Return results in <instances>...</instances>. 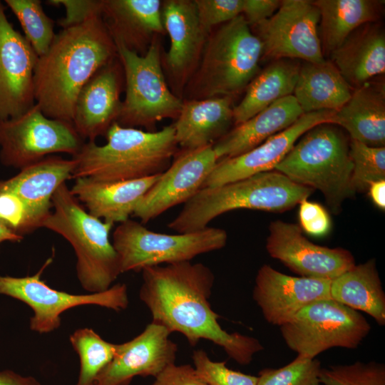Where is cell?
<instances>
[{"label":"cell","instance_id":"cell-1","mask_svg":"<svg viewBox=\"0 0 385 385\" xmlns=\"http://www.w3.org/2000/svg\"><path fill=\"white\" fill-rule=\"evenodd\" d=\"M141 272L139 297L152 322L170 334H182L192 346L202 339L212 342L240 365L249 364L263 349L256 338L221 327L209 302L215 275L207 265L190 261L149 267Z\"/></svg>","mask_w":385,"mask_h":385},{"label":"cell","instance_id":"cell-2","mask_svg":"<svg viewBox=\"0 0 385 385\" xmlns=\"http://www.w3.org/2000/svg\"><path fill=\"white\" fill-rule=\"evenodd\" d=\"M118 57L102 18L63 29L38 56L34 70L36 103L48 118L72 123L79 92L102 67Z\"/></svg>","mask_w":385,"mask_h":385},{"label":"cell","instance_id":"cell-3","mask_svg":"<svg viewBox=\"0 0 385 385\" xmlns=\"http://www.w3.org/2000/svg\"><path fill=\"white\" fill-rule=\"evenodd\" d=\"M106 143H84L73 157L72 178L123 181L162 174L178 153L173 125L145 131L113 123L106 133Z\"/></svg>","mask_w":385,"mask_h":385},{"label":"cell","instance_id":"cell-4","mask_svg":"<svg viewBox=\"0 0 385 385\" xmlns=\"http://www.w3.org/2000/svg\"><path fill=\"white\" fill-rule=\"evenodd\" d=\"M313 191L277 170L264 172L222 185L202 188L185 203L168 226L178 233H186L208 227L213 219L235 210L284 212L307 199Z\"/></svg>","mask_w":385,"mask_h":385},{"label":"cell","instance_id":"cell-5","mask_svg":"<svg viewBox=\"0 0 385 385\" xmlns=\"http://www.w3.org/2000/svg\"><path fill=\"white\" fill-rule=\"evenodd\" d=\"M53 211L41 227L66 240L76 257V274L90 293L107 290L120 274L118 255L109 239L114 224L91 215L63 183L52 197Z\"/></svg>","mask_w":385,"mask_h":385},{"label":"cell","instance_id":"cell-6","mask_svg":"<svg viewBox=\"0 0 385 385\" xmlns=\"http://www.w3.org/2000/svg\"><path fill=\"white\" fill-rule=\"evenodd\" d=\"M262 44L242 15L210 32L186 90L189 98L232 97L258 73Z\"/></svg>","mask_w":385,"mask_h":385},{"label":"cell","instance_id":"cell-7","mask_svg":"<svg viewBox=\"0 0 385 385\" xmlns=\"http://www.w3.org/2000/svg\"><path fill=\"white\" fill-rule=\"evenodd\" d=\"M349 139L334 124L317 125L299 138L275 170L295 183L319 190L337 214L344 201L354 194Z\"/></svg>","mask_w":385,"mask_h":385},{"label":"cell","instance_id":"cell-8","mask_svg":"<svg viewBox=\"0 0 385 385\" xmlns=\"http://www.w3.org/2000/svg\"><path fill=\"white\" fill-rule=\"evenodd\" d=\"M227 232L206 227L202 230L178 234L152 231L142 223L127 220L113 233L121 273L142 272L149 267L190 262L195 257L223 248Z\"/></svg>","mask_w":385,"mask_h":385},{"label":"cell","instance_id":"cell-9","mask_svg":"<svg viewBox=\"0 0 385 385\" xmlns=\"http://www.w3.org/2000/svg\"><path fill=\"white\" fill-rule=\"evenodd\" d=\"M122 64L125 96L116 123L152 131L157 122L177 118L183 101L169 89L163 72L160 46L155 38L143 55L115 43Z\"/></svg>","mask_w":385,"mask_h":385},{"label":"cell","instance_id":"cell-10","mask_svg":"<svg viewBox=\"0 0 385 385\" xmlns=\"http://www.w3.org/2000/svg\"><path fill=\"white\" fill-rule=\"evenodd\" d=\"M279 328L290 349L311 358L334 347L356 349L371 330L361 313L332 299L307 305Z\"/></svg>","mask_w":385,"mask_h":385},{"label":"cell","instance_id":"cell-11","mask_svg":"<svg viewBox=\"0 0 385 385\" xmlns=\"http://www.w3.org/2000/svg\"><path fill=\"white\" fill-rule=\"evenodd\" d=\"M84 140L71 123L46 116L38 104L0 120V160L21 169L53 153L76 155Z\"/></svg>","mask_w":385,"mask_h":385},{"label":"cell","instance_id":"cell-12","mask_svg":"<svg viewBox=\"0 0 385 385\" xmlns=\"http://www.w3.org/2000/svg\"><path fill=\"white\" fill-rule=\"evenodd\" d=\"M51 262L52 258H48L31 276L0 275V294L20 300L33 310L30 319L32 331L45 334L57 329L61 323V315L78 306L97 305L117 312L128 307L129 300L125 284H115L106 291L86 294H70L51 287L41 279V275Z\"/></svg>","mask_w":385,"mask_h":385},{"label":"cell","instance_id":"cell-13","mask_svg":"<svg viewBox=\"0 0 385 385\" xmlns=\"http://www.w3.org/2000/svg\"><path fill=\"white\" fill-rule=\"evenodd\" d=\"M319 20V11L313 1L282 0L270 18L253 26L262 44V58L324 61Z\"/></svg>","mask_w":385,"mask_h":385},{"label":"cell","instance_id":"cell-14","mask_svg":"<svg viewBox=\"0 0 385 385\" xmlns=\"http://www.w3.org/2000/svg\"><path fill=\"white\" fill-rule=\"evenodd\" d=\"M217 161L212 145L178 152L169 168L138 202L133 215L145 224L173 207L185 204L202 188Z\"/></svg>","mask_w":385,"mask_h":385},{"label":"cell","instance_id":"cell-15","mask_svg":"<svg viewBox=\"0 0 385 385\" xmlns=\"http://www.w3.org/2000/svg\"><path fill=\"white\" fill-rule=\"evenodd\" d=\"M269 231V255L301 277L332 280L355 265L349 250L314 244L303 236L298 225L276 220Z\"/></svg>","mask_w":385,"mask_h":385},{"label":"cell","instance_id":"cell-16","mask_svg":"<svg viewBox=\"0 0 385 385\" xmlns=\"http://www.w3.org/2000/svg\"><path fill=\"white\" fill-rule=\"evenodd\" d=\"M37 59L30 43L9 21L0 1V120L17 117L36 103Z\"/></svg>","mask_w":385,"mask_h":385},{"label":"cell","instance_id":"cell-17","mask_svg":"<svg viewBox=\"0 0 385 385\" xmlns=\"http://www.w3.org/2000/svg\"><path fill=\"white\" fill-rule=\"evenodd\" d=\"M166 328L151 322L131 340L116 344L113 358L95 385H130L137 376L155 378L176 360L178 346Z\"/></svg>","mask_w":385,"mask_h":385},{"label":"cell","instance_id":"cell-18","mask_svg":"<svg viewBox=\"0 0 385 385\" xmlns=\"http://www.w3.org/2000/svg\"><path fill=\"white\" fill-rule=\"evenodd\" d=\"M336 111L304 113L292 125L240 155L219 160L202 188L215 187L275 169L299 138L314 126L329 123Z\"/></svg>","mask_w":385,"mask_h":385},{"label":"cell","instance_id":"cell-19","mask_svg":"<svg viewBox=\"0 0 385 385\" xmlns=\"http://www.w3.org/2000/svg\"><path fill=\"white\" fill-rule=\"evenodd\" d=\"M331 281L289 276L264 265L257 273L252 297L265 319L280 327L307 305L332 299Z\"/></svg>","mask_w":385,"mask_h":385},{"label":"cell","instance_id":"cell-20","mask_svg":"<svg viewBox=\"0 0 385 385\" xmlns=\"http://www.w3.org/2000/svg\"><path fill=\"white\" fill-rule=\"evenodd\" d=\"M123 80L118 56L99 69L81 90L74 105L72 124L83 140L94 141L106 135L116 122L122 106L120 96Z\"/></svg>","mask_w":385,"mask_h":385},{"label":"cell","instance_id":"cell-21","mask_svg":"<svg viewBox=\"0 0 385 385\" xmlns=\"http://www.w3.org/2000/svg\"><path fill=\"white\" fill-rule=\"evenodd\" d=\"M162 21L170 37L166 64L179 84L191 77L199 64L210 35L202 28L194 1L168 0L162 3Z\"/></svg>","mask_w":385,"mask_h":385},{"label":"cell","instance_id":"cell-22","mask_svg":"<svg viewBox=\"0 0 385 385\" xmlns=\"http://www.w3.org/2000/svg\"><path fill=\"white\" fill-rule=\"evenodd\" d=\"M160 175L123 181L77 178L70 190L91 215L105 222L120 224L133 215L138 202Z\"/></svg>","mask_w":385,"mask_h":385},{"label":"cell","instance_id":"cell-23","mask_svg":"<svg viewBox=\"0 0 385 385\" xmlns=\"http://www.w3.org/2000/svg\"><path fill=\"white\" fill-rule=\"evenodd\" d=\"M159 0H103L102 18L115 43L140 55L164 30Z\"/></svg>","mask_w":385,"mask_h":385},{"label":"cell","instance_id":"cell-24","mask_svg":"<svg viewBox=\"0 0 385 385\" xmlns=\"http://www.w3.org/2000/svg\"><path fill=\"white\" fill-rule=\"evenodd\" d=\"M76 160L48 155L26 166L14 177L2 180L25 203L35 230L41 227L52 208V197L66 180L72 178Z\"/></svg>","mask_w":385,"mask_h":385},{"label":"cell","instance_id":"cell-25","mask_svg":"<svg viewBox=\"0 0 385 385\" xmlns=\"http://www.w3.org/2000/svg\"><path fill=\"white\" fill-rule=\"evenodd\" d=\"M331 61L352 87L385 73V31L381 22L363 24L330 53Z\"/></svg>","mask_w":385,"mask_h":385},{"label":"cell","instance_id":"cell-26","mask_svg":"<svg viewBox=\"0 0 385 385\" xmlns=\"http://www.w3.org/2000/svg\"><path fill=\"white\" fill-rule=\"evenodd\" d=\"M303 114L293 95L275 101L253 117L237 125L213 143L218 160L250 151L270 137L289 127Z\"/></svg>","mask_w":385,"mask_h":385},{"label":"cell","instance_id":"cell-27","mask_svg":"<svg viewBox=\"0 0 385 385\" xmlns=\"http://www.w3.org/2000/svg\"><path fill=\"white\" fill-rule=\"evenodd\" d=\"M232 97L184 100L173 124L178 146L193 150L213 145L230 130L233 121Z\"/></svg>","mask_w":385,"mask_h":385},{"label":"cell","instance_id":"cell-28","mask_svg":"<svg viewBox=\"0 0 385 385\" xmlns=\"http://www.w3.org/2000/svg\"><path fill=\"white\" fill-rule=\"evenodd\" d=\"M331 123L344 129L350 140L385 147V83L367 82L354 89L349 100L336 111Z\"/></svg>","mask_w":385,"mask_h":385},{"label":"cell","instance_id":"cell-29","mask_svg":"<svg viewBox=\"0 0 385 385\" xmlns=\"http://www.w3.org/2000/svg\"><path fill=\"white\" fill-rule=\"evenodd\" d=\"M354 89L331 61H303L293 92L304 113L339 111L351 96Z\"/></svg>","mask_w":385,"mask_h":385},{"label":"cell","instance_id":"cell-30","mask_svg":"<svg viewBox=\"0 0 385 385\" xmlns=\"http://www.w3.org/2000/svg\"><path fill=\"white\" fill-rule=\"evenodd\" d=\"M320 14L319 34L323 53L330 55L360 26L379 21L384 1L316 0Z\"/></svg>","mask_w":385,"mask_h":385},{"label":"cell","instance_id":"cell-31","mask_svg":"<svg viewBox=\"0 0 385 385\" xmlns=\"http://www.w3.org/2000/svg\"><path fill=\"white\" fill-rule=\"evenodd\" d=\"M301 63L298 60H273L248 84L240 103L233 107L237 125L253 117L275 101L293 94Z\"/></svg>","mask_w":385,"mask_h":385},{"label":"cell","instance_id":"cell-32","mask_svg":"<svg viewBox=\"0 0 385 385\" xmlns=\"http://www.w3.org/2000/svg\"><path fill=\"white\" fill-rule=\"evenodd\" d=\"M330 296L345 306L368 314L378 324H385V294L374 260L355 265L332 279Z\"/></svg>","mask_w":385,"mask_h":385},{"label":"cell","instance_id":"cell-33","mask_svg":"<svg viewBox=\"0 0 385 385\" xmlns=\"http://www.w3.org/2000/svg\"><path fill=\"white\" fill-rule=\"evenodd\" d=\"M70 342L80 359L76 385H95L98 374L113 358L116 344L104 340L90 328L76 329L70 336Z\"/></svg>","mask_w":385,"mask_h":385},{"label":"cell","instance_id":"cell-34","mask_svg":"<svg viewBox=\"0 0 385 385\" xmlns=\"http://www.w3.org/2000/svg\"><path fill=\"white\" fill-rule=\"evenodd\" d=\"M4 4L16 16L24 36L37 56L48 49L56 35L53 21L45 13L39 0H5Z\"/></svg>","mask_w":385,"mask_h":385},{"label":"cell","instance_id":"cell-35","mask_svg":"<svg viewBox=\"0 0 385 385\" xmlns=\"http://www.w3.org/2000/svg\"><path fill=\"white\" fill-rule=\"evenodd\" d=\"M353 164L351 186L354 192L366 191L372 182L385 180V147H372L350 140Z\"/></svg>","mask_w":385,"mask_h":385},{"label":"cell","instance_id":"cell-36","mask_svg":"<svg viewBox=\"0 0 385 385\" xmlns=\"http://www.w3.org/2000/svg\"><path fill=\"white\" fill-rule=\"evenodd\" d=\"M321 369L318 359L297 354L292 362L283 367L262 369L257 385H322Z\"/></svg>","mask_w":385,"mask_h":385},{"label":"cell","instance_id":"cell-37","mask_svg":"<svg viewBox=\"0 0 385 385\" xmlns=\"http://www.w3.org/2000/svg\"><path fill=\"white\" fill-rule=\"evenodd\" d=\"M319 380L322 385H385V366L375 361L332 365L322 368Z\"/></svg>","mask_w":385,"mask_h":385},{"label":"cell","instance_id":"cell-38","mask_svg":"<svg viewBox=\"0 0 385 385\" xmlns=\"http://www.w3.org/2000/svg\"><path fill=\"white\" fill-rule=\"evenodd\" d=\"M192 358L196 373L207 385H257V376L232 370L226 361H213L204 350H195Z\"/></svg>","mask_w":385,"mask_h":385},{"label":"cell","instance_id":"cell-39","mask_svg":"<svg viewBox=\"0 0 385 385\" xmlns=\"http://www.w3.org/2000/svg\"><path fill=\"white\" fill-rule=\"evenodd\" d=\"M0 222L23 237L35 230L28 207L2 180H0Z\"/></svg>","mask_w":385,"mask_h":385},{"label":"cell","instance_id":"cell-40","mask_svg":"<svg viewBox=\"0 0 385 385\" xmlns=\"http://www.w3.org/2000/svg\"><path fill=\"white\" fill-rule=\"evenodd\" d=\"M200 22L210 34L215 26L242 15L244 0H195Z\"/></svg>","mask_w":385,"mask_h":385},{"label":"cell","instance_id":"cell-41","mask_svg":"<svg viewBox=\"0 0 385 385\" xmlns=\"http://www.w3.org/2000/svg\"><path fill=\"white\" fill-rule=\"evenodd\" d=\"M46 2L64 8L65 16L58 21L62 29L81 24L93 16L102 14L103 0H48Z\"/></svg>","mask_w":385,"mask_h":385},{"label":"cell","instance_id":"cell-42","mask_svg":"<svg viewBox=\"0 0 385 385\" xmlns=\"http://www.w3.org/2000/svg\"><path fill=\"white\" fill-rule=\"evenodd\" d=\"M299 220L302 230L313 236L325 235L331 228L327 211L319 204L307 199L299 204Z\"/></svg>","mask_w":385,"mask_h":385},{"label":"cell","instance_id":"cell-43","mask_svg":"<svg viewBox=\"0 0 385 385\" xmlns=\"http://www.w3.org/2000/svg\"><path fill=\"white\" fill-rule=\"evenodd\" d=\"M151 385H207L190 364H171L155 378Z\"/></svg>","mask_w":385,"mask_h":385},{"label":"cell","instance_id":"cell-44","mask_svg":"<svg viewBox=\"0 0 385 385\" xmlns=\"http://www.w3.org/2000/svg\"><path fill=\"white\" fill-rule=\"evenodd\" d=\"M279 0H244L242 16L250 26L270 18L279 9Z\"/></svg>","mask_w":385,"mask_h":385},{"label":"cell","instance_id":"cell-45","mask_svg":"<svg viewBox=\"0 0 385 385\" xmlns=\"http://www.w3.org/2000/svg\"><path fill=\"white\" fill-rule=\"evenodd\" d=\"M0 385H41L34 377L23 376L11 370L0 371Z\"/></svg>","mask_w":385,"mask_h":385},{"label":"cell","instance_id":"cell-46","mask_svg":"<svg viewBox=\"0 0 385 385\" xmlns=\"http://www.w3.org/2000/svg\"><path fill=\"white\" fill-rule=\"evenodd\" d=\"M367 191L372 202L380 209H385V180L369 184Z\"/></svg>","mask_w":385,"mask_h":385},{"label":"cell","instance_id":"cell-47","mask_svg":"<svg viewBox=\"0 0 385 385\" xmlns=\"http://www.w3.org/2000/svg\"><path fill=\"white\" fill-rule=\"evenodd\" d=\"M24 237L17 235L0 222V245L4 242H19Z\"/></svg>","mask_w":385,"mask_h":385}]
</instances>
